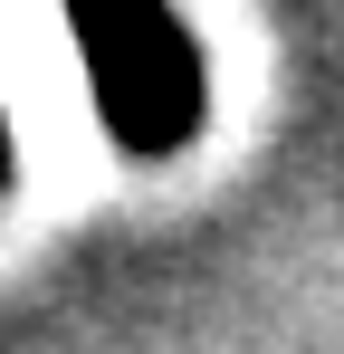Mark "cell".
I'll use <instances>...</instances> for the list:
<instances>
[{
  "mask_svg": "<svg viewBox=\"0 0 344 354\" xmlns=\"http://www.w3.org/2000/svg\"><path fill=\"white\" fill-rule=\"evenodd\" d=\"M67 29L86 48L96 115L124 153H182L201 124V58L172 19V0H67Z\"/></svg>",
  "mask_w": 344,
  "mask_h": 354,
  "instance_id": "6da1fadb",
  "label": "cell"
},
{
  "mask_svg": "<svg viewBox=\"0 0 344 354\" xmlns=\"http://www.w3.org/2000/svg\"><path fill=\"white\" fill-rule=\"evenodd\" d=\"M0 192H10V115H0Z\"/></svg>",
  "mask_w": 344,
  "mask_h": 354,
  "instance_id": "7a4b0ae2",
  "label": "cell"
}]
</instances>
